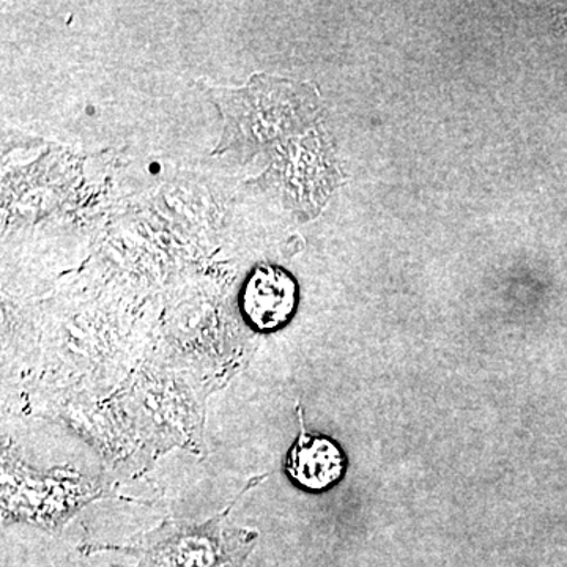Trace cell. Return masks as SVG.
Instances as JSON below:
<instances>
[{
  "label": "cell",
  "mask_w": 567,
  "mask_h": 567,
  "mask_svg": "<svg viewBox=\"0 0 567 567\" xmlns=\"http://www.w3.org/2000/svg\"><path fill=\"white\" fill-rule=\"evenodd\" d=\"M233 505L218 516L199 522L167 520L130 546L92 544L84 554L114 551L132 559L123 567H245L257 533L229 525Z\"/></svg>",
  "instance_id": "6da1fadb"
},
{
  "label": "cell",
  "mask_w": 567,
  "mask_h": 567,
  "mask_svg": "<svg viewBox=\"0 0 567 567\" xmlns=\"http://www.w3.org/2000/svg\"><path fill=\"white\" fill-rule=\"evenodd\" d=\"M298 303V286L290 274L279 267H257L245 282L240 308L257 331H276L289 323Z\"/></svg>",
  "instance_id": "7a4b0ae2"
},
{
  "label": "cell",
  "mask_w": 567,
  "mask_h": 567,
  "mask_svg": "<svg viewBox=\"0 0 567 567\" xmlns=\"http://www.w3.org/2000/svg\"><path fill=\"white\" fill-rule=\"evenodd\" d=\"M298 417L300 435L287 453L284 468L295 486L316 494L328 491L344 476V451L330 436L306 432L301 406H298Z\"/></svg>",
  "instance_id": "3957f363"
}]
</instances>
